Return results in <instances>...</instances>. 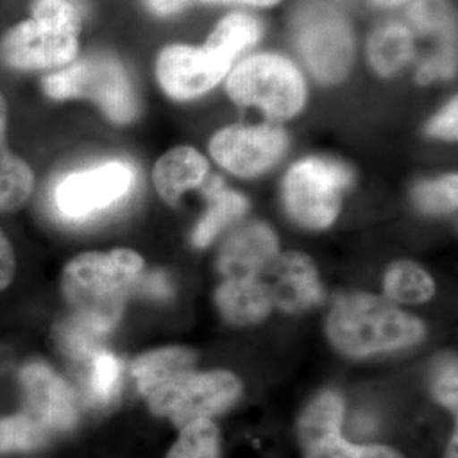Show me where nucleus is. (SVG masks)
Returning <instances> with one entry per match:
<instances>
[{
	"label": "nucleus",
	"instance_id": "obj_16",
	"mask_svg": "<svg viewBox=\"0 0 458 458\" xmlns=\"http://www.w3.org/2000/svg\"><path fill=\"white\" fill-rule=\"evenodd\" d=\"M208 170V160L194 148H174L155 165L153 182L165 202L177 204L183 192L202 183Z\"/></svg>",
	"mask_w": 458,
	"mask_h": 458
},
{
	"label": "nucleus",
	"instance_id": "obj_10",
	"mask_svg": "<svg viewBox=\"0 0 458 458\" xmlns=\"http://www.w3.org/2000/svg\"><path fill=\"white\" fill-rule=\"evenodd\" d=\"M81 26L30 19L2 41V60L17 70H47L72 64L79 53Z\"/></svg>",
	"mask_w": 458,
	"mask_h": 458
},
{
	"label": "nucleus",
	"instance_id": "obj_4",
	"mask_svg": "<svg viewBox=\"0 0 458 458\" xmlns=\"http://www.w3.org/2000/svg\"><path fill=\"white\" fill-rule=\"evenodd\" d=\"M229 98L242 107H259L268 119L294 117L306 104L308 89L299 68L272 53L250 56L229 75Z\"/></svg>",
	"mask_w": 458,
	"mask_h": 458
},
{
	"label": "nucleus",
	"instance_id": "obj_7",
	"mask_svg": "<svg viewBox=\"0 0 458 458\" xmlns=\"http://www.w3.org/2000/svg\"><path fill=\"white\" fill-rule=\"evenodd\" d=\"M297 47L321 82L344 81L353 64V33L344 17L333 9H312L301 17Z\"/></svg>",
	"mask_w": 458,
	"mask_h": 458
},
{
	"label": "nucleus",
	"instance_id": "obj_25",
	"mask_svg": "<svg viewBox=\"0 0 458 458\" xmlns=\"http://www.w3.org/2000/svg\"><path fill=\"white\" fill-rule=\"evenodd\" d=\"M121 372L123 363L107 352H98L92 357V369H90V395L102 404H107L114 399L121 386Z\"/></svg>",
	"mask_w": 458,
	"mask_h": 458
},
{
	"label": "nucleus",
	"instance_id": "obj_15",
	"mask_svg": "<svg viewBox=\"0 0 458 458\" xmlns=\"http://www.w3.org/2000/svg\"><path fill=\"white\" fill-rule=\"evenodd\" d=\"M277 236L262 223H251L234 231L219 253V272L225 280L262 277L277 259Z\"/></svg>",
	"mask_w": 458,
	"mask_h": 458
},
{
	"label": "nucleus",
	"instance_id": "obj_9",
	"mask_svg": "<svg viewBox=\"0 0 458 458\" xmlns=\"http://www.w3.org/2000/svg\"><path fill=\"white\" fill-rule=\"evenodd\" d=\"M134 170L124 162H107L66 175L55 189L56 209L68 219L82 221L128 196Z\"/></svg>",
	"mask_w": 458,
	"mask_h": 458
},
{
	"label": "nucleus",
	"instance_id": "obj_31",
	"mask_svg": "<svg viewBox=\"0 0 458 458\" xmlns=\"http://www.w3.org/2000/svg\"><path fill=\"white\" fill-rule=\"evenodd\" d=\"M457 363L448 361L435 378L433 391L437 399L450 410H457Z\"/></svg>",
	"mask_w": 458,
	"mask_h": 458
},
{
	"label": "nucleus",
	"instance_id": "obj_19",
	"mask_svg": "<svg viewBox=\"0 0 458 458\" xmlns=\"http://www.w3.org/2000/svg\"><path fill=\"white\" fill-rule=\"evenodd\" d=\"M204 194L209 200V209L192 234V242L199 248L209 245L219 231L226 228L234 219L242 217L248 209L245 197L226 189L219 177H213L208 182Z\"/></svg>",
	"mask_w": 458,
	"mask_h": 458
},
{
	"label": "nucleus",
	"instance_id": "obj_1",
	"mask_svg": "<svg viewBox=\"0 0 458 458\" xmlns=\"http://www.w3.org/2000/svg\"><path fill=\"white\" fill-rule=\"evenodd\" d=\"M131 372L149 411L177 428L211 420L242 394L238 377L225 370L199 374L196 353L181 346L148 352L132 363Z\"/></svg>",
	"mask_w": 458,
	"mask_h": 458
},
{
	"label": "nucleus",
	"instance_id": "obj_13",
	"mask_svg": "<svg viewBox=\"0 0 458 458\" xmlns=\"http://www.w3.org/2000/svg\"><path fill=\"white\" fill-rule=\"evenodd\" d=\"M19 380L26 401L24 411L53 435L66 433L77 425L79 410L73 391L48 365L39 361L26 365Z\"/></svg>",
	"mask_w": 458,
	"mask_h": 458
},
{
	"label": "nucleus",
	"instance_id": "obj_2",
	"mask_svg": "<svg viewBox=\"0 0 458 458\" xmlns=\"http://www.w3.org/2000/svg\"><path fill=\"white\" fill-rule=\"evenodd\" d=\"M143 259L128 248L82 253L66 263L62 293L75 321L98 336L117 325L128 294L143 274Z\"/></svg>",
	"mask_w": 458,
	"mask_h": 458
},
{
	"label": "nucleus",
	"instance_id": "obj_28",
	"mask_svg": "<svg viewBox=\"0 0 458 458\" xmlns=\"http://www.w3.org/2000/svg\"><path fill=\"white\" fill-rule=\"evenodd\" d=\"M31 11L36 21L81 26V19L75 7L66 0H34Z\"/></svg>",
	"mask_w": 458,
	"mask_h": 458
},
{
	"label": "nucleus",
	"instance_id": "obj_17",
	"mask_svg": "<svg viewBox=\"0 0 458 458\" xmlns=\"http://www.w3.org/2000/svg\"><path fill=\"white\" fill-rule=\"evenodd\" d=\"M216 302L229 323L238 327L260 323L274 308L268 285L262 277L225 280L216 293Z\"/></svg>",
	"mask_w": 458,
	"mask_h": 458
},
{
	"label": "nucleus",
	"instance_id": "obj_11",
	"mask_svg": "<svg viewBox=\"0 0 458 458\" xmlns=\"http://www.w3.org/2000/svg\"><path fill=\"white\" fill-rule=\"evenodd\" d=\"M287 148V134L274 126H231L211 141L217 164L240 177H255L277 164Z\"/></svg>",
	"mask_w": 458,
	"mask_h": 458
},
{
	"label": "nucleus",
	"instance_id": "obj_35",
	"mask_svg": "<svg viewBox=\"0 0 458 458\" xmlns=\"http://www.w3.org/2000/svg\"><path fill=\"white\" fill-rule=\"evenodd\" d=\"M376 5H380V7H395V5H401V4H404V2H408V0H372Z\"/></svg>",
	"mask_w": 458,
	"mask_h": 458
},
{
	"label": "nucleus",
	"instance_id": "obj_14",
	"mask_svg": "<svg viewBox=\"0 0 458 458\" xmlns=\"http://www.w3.org/2000/svg\"><path fill=\"white\" fill-rule=\"evenodd\" d=\"M274 306L285 312H302L323 299L318 270L308 255L291 251L277 255L262 276Z\"/></svg>",
	"mask_w": 458,
	"mask_h": 458
},
{
	"label": "nucleus",
	"instance_id": "obj_29",
	"mask_svg": "<svg viewBox=\"0 0 458 458\" xmlns=\"http://www.w3.org/2000/svg\"><path fill=\"white\" fill-rule=\"evenodd\" d=\"M149 9L160 16L181 13L196 4H245L255 7H272L280 0H147Z\"/></svg>",
	"mask_w": 458,
	"mask_h": 458
},
{
	"label": "nucleus",
	"instance_id": "obj_22",
	"mask_svg": "<svg viewBox=\"0 0 458 458\" xmlns=\"http://www.w3.org/2000/svg\"><path fill=\"white\" fill-rule=\"evenodd\" d=\"M53 437L47 426L36 421L26 411L0 418V455L39 450L47 446Z\"/></svg>",
	"mask_w": 458,
	"mask_h": 458
},
{
	"label": "nucleus",
	"instance_id": "obj_34",
	"mask_svg": "<svg viewBox=\"0 0 458 458\" xmlns=\"http://www.w3.org/2000/svg\"><path fill=\"white\" fill-rule=\"evenodd\" d=\"M16 274V255L5 233L0 229V291L9 287Z\"/></svg>",
	"mask_w": 458,
	"mask_h": 458
},
{
	"label": "nucleus",
	"instance_id": "obj_12",
	"mask_svg": "<svg viewBox=\"0 0 458 458\" xmlns=\"http://www.w3.org/2000/svg\"><path fill=\"white\" fill-rule=\"evenodd\" d=\"M233 64L211 51L192 47H168L157 60V77L165 92L177 100H189L209 92L221 82Z\"/></svg>",
	"mask_w": 458,
	"mask_h": 458
},
{
	"label": "nucleus",
	"instance_id": "obj_20",
	"mask_svg": "<svg viewBox=\"0 0 458 458\" xmlns=\"http://www.w3.org/2000/svg\"><path fill=\"white\" fill-rule=\"evenodd\" d=\"M414 43L403 24H386L369 39V64L382 77H391L412 58Z\"/></svg>",
	"mask_w": 458,
	"mask_h": 458
},
{
	"label": "nucleus",
	"instance_id": "obj_24",
	"mask_svg": "<svg viewBox=\"0 0 458 458\" xmlns=\"http://www.w3.org/2000/svg\"><path fill=\"white\" fill-rule=\"evenodd\" d=\"M166 458H219L217 426L211 420H197L183 426Z\"/></svg>",
	"mask_w": 458,
	"mask_h": 458
},
{
	"label": "nucleus",
	"instance_id": "obj_26",
	"mask_svg": "<svg viewBox=\"0 0 458 458\" xmlns=\"http://www.w3.org/2000/svg\"><path fill=\"white\" fill-rule=\"evenodd\" d=\"M414 202L425 213L438 214L457 208V175H446L440 181L423 182L414 189Z\"/></svg>",
	"mask_w": 458,
	"mask_h": 458
},
{
	"label": "nucleus",
	"instance_id": "obj_32",
	"mask_svg": "<svg viewBox=\"0 0 458 458\" xmlns=\"http://www.w3.org/2000/svg\"><path fill=\"white\" fill-rule=\"evenodd\" d=\"M457 98H454L442 113L429 123L428 132L443 140H457Z\"/></svg>",
	"mask_w": 458,
	"mask_h": 458
},
{
	"label": "nucleus",
	"instance_id": "obj_23",
	"mask_svg": "<svg viewBox=\"0 0 458 458\" xmlns=\"http://www.w3.org/2000/svg\"><path fill=\"white\" fill-rule=\"evenodd\" d=\"M384 293L395 302L420 304L435 294V282L416 263L395 262L384 277Z\"/></svg>",
	"mask_w": 458,
	"mask_h": 458
},
{
	"label": "nucleus",
	"instance_id": "obj_36",
	"mask_svg": "<svg viewBox=\"0 0 458 458\" xmlns=\"http://www.w3.org/2000/svg\"><path fill=\"white\" fill-rule=\"evenodd\" d=\"M457 433H454V437H452V442H450V448H448V455L446 458H457Z\"/></svg>",
	"mask_w": 458,
	"mask_h": 458
},
{
	"label": "nucleus",
	"instance_id": "obj_18",
	"mask_svg": "<svg viewBox=\"0 0 458 458\" xmlns=\"http://www.w3.org/2000/svg\"><path fill=\"white\" fill-rule=\"evenodd\" d=\"M5 131L7 106L0 94V213H13L33 194L34 175L30 165L9 151Z\"/></svg>",
	"mask_w": 458,
	"mask_h": 458
},
{
	"label": "nucleus",
	"instance_id": "obj_5",
	"mask_svg": "<svg viewBox=\"0 0 458 458\" xmlns=\"http://www.w3.org/2000/svg\"><path fill=\"white\" fill-rule=\"evenodd\" d=\"M47 96L56 100L90 98L117 124L131 123L138 114L126 70L109 55H92L49 75L43 82Z\"/></svg>",
	"mask_w": 458,
	"mask_h": 458
},
{
	"label": "nucleus",
	"instance_id": "obj_33",
	"mask_svg": "<svg viewBox=\"0 0 458 458\" xmlns=\"http://www.w3.org/2000/svg\"><path fill=\"white\" fill-rule=\"evenodd\" d=\"M134 289L141 291L143 294L157 297V299H168L170 295L174 294V285L164 272H151L148 276L141 274Z\"/></svg>",
	"mask_w": 458,
	"mask_h": 458
},
{
	"label": "nucleus",
	"instance_id": "obj_3",
	"mask_svg": "<svg viewBox=\"0 0 458 458\" xmlns=\"http://www.w3.org/2000/svg\"><path fill=\"white\" fill-rule=\"evenodd\" d=\"M327 331L338 352L365 359L418 344L425 336V325L382 297L359 293L335 301Z\"/></svg>",
	"mask_w": 458,
	"mask_h": 458
},
{
	"label": "nucleus",
	"instance_id": "obj_21",
	"mask_svg": "<svg viewBox=\"0 0 458 458\" xmlns=\"http://www.w3.org/2000/svg\"><path fill=\"white\" fill-rule=\"evenodd\" d=\"M260 36L262 24L257 17L234 13L217 24L204 48L233 64L246 49L255 47Z\"/></svg>",
	"mask_w": 458,
	"mask_h": 458
},
{
	"label": "nucleus",
	"instance_id": "obj_8",
	"mask_svg": "<svg viewBox=\"0 0 458 458\" xmlns=\"http://www.w3.org/2000/svg\"><path fill=\"white\" fill-rule=\"evenodd\" d=\"M344 399L321 393L299 418V443L304 458H403L382 445H353L342 437Z\"/></svg>",
	"mask_w": 458,
	"mask_h": 458
},
{
	"label": "nucleus",
	"instance_id": "obj_30",
	"mask_svg": "<svg viewBox=\"0 0 458 458\" xmlns=\"http://www.w3.org/2000/svg\"><path fill=\"white\" fill-rule=\"evenodd\" d=\"M454 73H455V51L452 47H446L421 65L418 72V81L420 83H429L437 79H448Z\"/></svg>",
	"mask_w": 458,
	"mask_h": 458
},
{
	"label": "nucleus",
	"instance_id": "obj_6",
	"mask_svg": "<svg viewBox=\"0 0 458 458\" xmlns=\"http://www.w3.org/2000/svg\"><path fill=\"white\" fill-rule=\"evenodd\" d=\"M352 182L344 165L327 158L295 164L284 181V200L299 225L311 229L333 225L342 206V192Z\"/></svg>",
	"mask_w": 458,
	"mask_h": 458
},
{
	"label": "nucleus",
	"instance_id": "obj_27",
	"mask_svg": "<svg viewBox=\"0 0 458 458\" xmlns=\"http://www.w3.org/2000/svg\"><path fill=\"white\" fill-rule=\"evenodd\" d=\"M410 19L420 33L452 34V13L446 0H418L411 7Z\"/></svg>",
	"mask_w": 458,
	"mask_h": 458
}]
</instances>
